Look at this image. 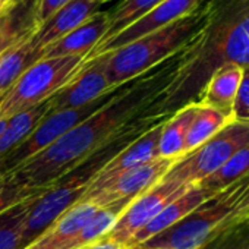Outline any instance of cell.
I'll list each match as a JSON object with an SVG mask.
<instances>
[{"mask_svg": "<svg viewBox=\"0 0 249 249\" xmlns=\"http://www.w3.org/2000/svg\"><path fill=\"white\" fill-rule=\"evenodd\" d=\"M100 5L98 0H71L44 24L37 27L33 34V43L44 52L46 47L59 41L97 14Z\"/></svg>", "mask_w": 249, "mask_h": 249, "instance_id": "obj_13", "label": "cell"}, {"mask_svg": "<svg viewBox=\"0 0 249 249\" xmlns=\"http://www.w3.org/2000/svg\"><path fill=\"white\" fill-rule=\"evenodd\" d=\"M108 30V12H97L78 28L62 37L59 41L44 49L43 57L84 56L87 57L94 47L104 38Z\"/></svg>", "mask_w": 249, "mask_h": 249, "instance_id": "obj_14", "label": "cell"}, {"mask_svg": "<svg viewBox=\"0 0 249 249\" xmlns=\"http://www.w3.org/2000/svg\"><path fill=\"white\" fill-rule=\"evenodd\" d=\"M246 145H249V122L231 119L199 148L176 160L163 179L182 185H198Z\"/></svg>", "mask_w": 249, "mask_h": 249, "instance_id": "obj_5", "label": "cell"}, {"mask_svg": "<svg viewBox=\"0 0 249 249\" xmlns=\"http://www.w3.org/2000/svg\"><path fill=\"white\" fill-rule=\"evenodd\" d=\"M243 69L239 66H224L208 79L198 103L218 110L231 119L233 104L242 81Z\"/></svg>", "mask_w": 249, "mask_h": 249, "instance_id": "obj_17", "label": "cell"}, {"mask_svg": "<svg viewBox=\"0 0 249 249\" xmlns=\"http://www.w3.org/2000/svg\"><path fill=\"white\" fill-rule=\"evenodd\" d=\"M33 34L15 43L0 56V95L6 92L28 68L43 57V50L33 43Z\"/></svg>", "mask_w": 249, "mask_h": 249, "instance_id": "obj_18", "label": "cell"}, {"mask_svg": "<svg viewBox=\"0 0 249 249\" xmlns=\"http://www.w3.org/2000/svg\"><path fill=\"white\" fill-rule=\"evenodd\" d=\"M233 120L249 122V66L243 69L242 81L231 111Z\"/></svg>", "mask_w": 249, "mask_h": 249, "instance_id": "obj_27", "label": "cell"}, {"mask_svg": "<svg viewBox=\"0 0 249 249\" xmlns=\"http://www.w3.org/2000/svg\"><path fill=\"white\" fill-rule=\"evenodd\" d=\"M205 18L204 2L180 19L150 33L107 54L106 75L113 88L128 84L176 54L201 28Z\"/></svg>", "mask_w": 249, "mask_h": 249, "instance_id": "obj_3", "label": "cell"}, {"mask_svg": "<svg viewBox=\"0 0 249 249\" xmlns=\"http://www.w3.org/2000/svg\"><path fill=\"white\" fill-rule=\"evenodd\" d=\"M37 196L22 201L0 214V249H21L27 213Z\"/></svg>", "mask_w": 249, "mask_h": 249, "instance_id": "obj_25", "label": "cell"}, {"mask_svg": "<svg viewBox=\"0 0 249 249\" xmlns=\"http://www.w3.org/2000/svg\"><path fill=\"white\" fill-rule=\"evenodd\" d=\"M98 2H100V3H104V2H107V0H98Z\"/></svg>", "mask_w": 249, "mask_h": 249, "instance_id": "obj_33", "label": "cell"}, {"mask_svg": "<svg viewBox=\"0 0 249 249\" xmlns=\"http://www.w3.org/2000/svg\"><path fill=\"white\" fill-rule=\"evenodd\" d=\"M9 47H12V46H8V44H0V56H2V53H3L5 50H8Z\"/></svg>", "mask_w": 249, "mask_h": 249, "instance_id": "obj_32", "label": "cell"}, {"mask_svg": "<svg viewBox=\"0 0 249 249\" xmlns=\"http://www.w3.org/2000/svg\"><path fill=\"white\" fill-rule=\"evenodd\" d=\"M6 180H8V176H6V173H5L2 169H0V186H2V185L6 182Z\"/></svg>", "mask_w": 249, "mask_h": 249, "instance_id": "obj_30", "label": "cell"}, {"mask_svg": "<svg viewBox=\"0 0 249 249\" xmlns=\"http://www.w3.org/2000/svg\"><path fill=\"white\" fill-rule=\"evenodd\" d=\"M246 176H249V145L234 153L217 172L205 178L196 186L210 195H217Z\"/></svg>", "mask_w": 249, "mask_h": 249, "instance_id": "obj_23", "label": "cell"}, {"mask_svg": "<svg viewBox=\"0 0 249 249\" xmlns=\"http://www.w3.org/2000/svg\"><path fill=\"white\" fill-rule=\"evenodd\" d=\"M214 195H210L204 189H201L196 185H192L186 192H183L180 196L169 202L144 229H141L128 243V249H132L145 240L154 237L156 234L167 230L178 221H180L183 217H186L189 213H192L195 208H198L201 204H204L208 198Z\"/></svg>", "mask_w": 249, "mask_h": 249, "instance_id": "obj_16", "label": "cell"}, {"mask_svg": "<svg viewBox=\"0 0 249 249\" xmlns=\"http://www.w3.org/2000/svg\"><path fill=\"white\" fill-rule=\"evenodd\" d=\"M173 163L175 160L157 157L156 160L124 170L98 188L87 191L81 201L91 202L97 207H106L119 201H134L161 182Z\"/></svg>", "mask_w": 249, "mask_h": 249, "instance_id": "obj_8", "label": "cell"}, {"mask_svg": "<svg viewBox=\"0 0 249 249\" xmlns=\"http://www.w3.org/2000/svg\"><path fill=\"white\" fill-rule=\"evenodd\" d=\"M230 120H231L230 117L224 116L218 110L204 106L201 103H196V111L186 134L182 157L188 156L189 153H192L194 150L205 144L221 128H224Z\"/></svg>", "mask_w": 249, "mask_h": 249, "instance_id": "obj_21", "label": "cell"}, {"mask_svg": "<svg viewBox=\"0 0 249 249\" xmlns=\"http://www.w3.org/2000/svg\"><path fill=\"white\" fill-rule=\"evenodd\" d=\"M6 123H8V120H5V119L0 120V134L3 132V129H5V126H6Z\"/></svg>", "mask_w": 249, "mask_h": 249, "instance_id": "obj_31", "label": "cell"}, {"mask_svg": "<svg viewBox=\"0 0 249 249\" xmlns=\"http://www.w3.org/2000/svg\"><path fill=\"white\" fill-rule=\"evenodd\" d=\"M129 202L131 201H119L106 207H100L94 213V215L85 223L78 236L65 249H85L97 240L103 239L111 230V227Z\"/></svg>", "mask_w": 249, "mask_h": 249, "instance_id": "obj_22", "label": "cell"}, {"mask_svg": "<svg viewBox=\"0 0 249 249\" xmlns=\"http://www.w3.org/2000/svg\"><path fill=\"white\" fill-rule=\"evenodd\" d=\"M166 85V68L140 82L132 81L128 89L114 94L101 108L62 135L50 147L24 161L8 175V179L27 189H47L82 166L120 131L150 100L159 97Z\"/></svg>", "mask_w": 249, "mask_h": 249, "instance_id": "obj_2", "label": "cell"}, {"mask_svg": "<svg viewBox=\"0 0 249 249\" xmlns=\"http://www.w3.org/2000/svg\"><path fill=\"white\" fill-rule=\"evenodd\" d=\"M100 207L78 201L25 249H65Z\"/></svg>", "mask_w": 249, "mask_h": 249, "instance_id": "obj_15", "label": "cell"}, {"mask_svg": "<svg viewBox=\"0 0 249 249\" xmlns=\"http://www.w3.org/2000/svg\"><path fill=\"white\" fill-rule=\"evenodd\" d=\"M87 57H41L0 95V120L38 106L69 84L84 68Z\"/></svg>", "mask_w": 249, "mask_h": 249, "instance_id": "obj_4", "label": "cell"}, {"mask_svg": "<svg viewBox=\"0 0 249 249\" xmlns=\"http://www.w3.org/2000/svg\"><path fill=\"white\" fill-rule=\"evenodd\" d=\"M191 186L192 185H182L179 182L161 179L156 186L128 204L106 236L128 248L131 239L141 229H144L169 202L180 196Z\"/></svg>", "mask_w": 249, "mask_h": 249, "instance_id": "obj_9", "label": "cell"}, {"mask_svg": "<svg viewBox=\"0 0 249 249\" xmlns=\"http://www.w3.org/2000/svg\"><path fill=\"white\" fill-rule=\"evenodd\" d=\"M85 249H128V248L122 243H119V242H116V240H113V239H110V237H107V236H104L103 239L97 240L95 243L89 245Z\"/></svg>", "mask_w": 249, "mask_h": 249, "instance_id": "obj_29", "label": "cell"}, {"mask_svg": "<svg viewBox=\"0 0 249 249\" xmlns=\"http://www.w3.org/2000/svg\"><path fill=\"white\" fill-rule=\"evenodd\" d=\"M199 3H201V0H163V2H160L151 12H148L145 17H142L140 21H137L126 30H123L117 36L111 37L110 40L98 43L94 47V50L87 56V60L94 59L104 53L114 52L150 33H154L180 19L182 17L192 12Z\"/></svg>", "mask_w": 249, "mask_h": 249, "instance_id": "obj_11", "label": "cell"}, {"mask_svg": "<svg viewBox=\"0 0 249 249\" xmlns=\"http://www.w3.org/2000/svg\"><path fill=\"white\" fill-rule=\"evenodd\" d=\"M95 172L88 170L85 175H79L72 179H62L31 202L24 224L21 249L30 246L66 210L75 205L85 195L89 180Z\"/></svg>", "mask_w": 249, "mask_h": 249, "instance_id": "obj_7", "label": "cell"}, {"mask_svg": "<svg viewBox=\"0 0 249 249\" xmlns=\"http://www.w3.org/2000/svg\"><path fill=\"white\" fill-rule=\"evenodd\" d=\"M49 114L50 103L49 100H46L38 106L8 119L3 132L0 134V157H3L5 154L21 145Z\"/></svg>", "mask_w": 249, "mask_h": 249, "instance_id": "obj_19", "label": "cell"}, {"mask_svg": "<svg viewBox=\"0 0 249 249\" xmlns=\"http://www.w3.org/2000/svg\"><path fill=\"white\" fill-rule=\"evenodd\" d=\"M164 120L157 123L150 131L144 132L140 138H137L132 144L126 145L122 151H119L113 159L106 161L91 178L87 191L95 189L108 179L117 176L119 173L129 170L135 166L148 163L159 157V141L163 131Z\"/></svg>", "mask_w": 249, "mask_h": 249, "instance_id": "obj_12", "label": "cell"}, {"mask_svg": "<svg viewBox=\"0 0 249 249\" xmlns=\"http://www.w3.org/2000/svg\"><path fill=\"white\" fill-rule=\"evenodd\" d=\"M196 111V103L183 106L175 114L164 120L163 131L159 141V157L169 160H179L183 154V145L188 129Z\"/></svg>", "mask_w": 249, "mask_h": 249, "instance_id": "obj_20", "label": "cell"}, {"mask_svg": "<svg viewBox=\"0 0 249 249\" xmlns=\"http://www.w3.org/2000/svg\"><path fill=\"white\" fill-rule=\"evenodd\" d=\"M205 18L196 34L167 59L161 113L198 103L208 79L224 66H249V0H202Z\"/></svg>", "mask_w": 249, "mask_h": 249, "instance_id": "obj_1", "label": "cell"}, {"mask_svg": "<svg viewBox=\"0 0 249 249\" xmlns=\"http://www.w3.org/2000/svg\"><path fill=\"white\" fill-rule=\"evenodd\" d=\"M47 189H27V188H22L8 179L2 186H0V214L22 201L31 199V198L46 192Z\"/></svg>", "mask_w": 249, "mask_h": 249, "instance_id": "obj_26", "label": "cell"}, {"mask_svg": "<svg viewBox=\"0 0 249 249\" xmlns=\"http://www.w3.org/2000/svg\"><path fill=\"white\" fill-rule=\"evenodd\" d=\"M160 2L163 0H122L111 12H108V30L101 41L110 40L111 37L140 21Z\"/></svg>", "mask_w": 249, "mask_h": 249, "instance_id": "obj_24", "label": "cell"}, {"mask_svg": "<svg viewBox=\"0 0 249 249\" xmlns=\"http://www.w3.org/2000/svg\"><path fill=\"white\" fill-rule=\"evenodd\" d=\"M71 0H37V12H36V19H37V27L44 24L52 15H54L60 8H63Z\"/></svg>", "mask_w": 249, "mask_h": 249, "instance_id": "obj_28", "label": "cell"}, {"mask_svg": "<svg viewBox=\"0 0 249 249\" xmlns=\"http://www.w3.org/2000/svg\"><path fill=\"white\" fill-rule=\"evenodd\" d=\"M117 89H114L110 94H106L104 97L95 100L94 103H91L88 106H84L79 108L62 110V111L49 114L21 145H18L15 150L9 151L3 157H0V169H2L8 176L12 170H15L24 161L30 160L31 157L37 156L38 153H41L43 150L50 147L54 141H57L68 131H71L72 128L76 126V124H79L81 122L88 119L91 114H94L98 108H101L116 94Z\"/></svg>", "mask_w": 249, "mask_h": 249, "instance_id": "obj_6", "label": "cell"}, {"mask_svg": "<svg viewBox=\"0 0 249 249\" xmlns=\"http://www.w3.org/2000/svg\"><path fill=\"white\" fill-rule=\"evenodd\" d=\"M106 60L107 54H100L94 59L85 60L84 68L75 75V78L49 98L50 114L88 106L117 89L113 88L107 79Z\"/></svg>", "mask_w": 249, "mask_h": 249, "instance_id": "obj_10", "label": "cell"}]
</instances>
